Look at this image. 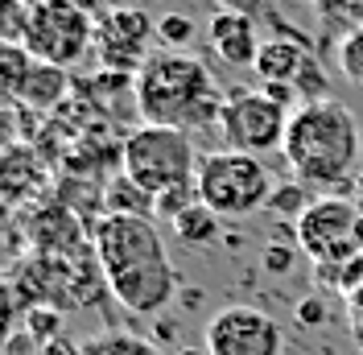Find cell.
<instances>
[{"instance_id": "6da1fadb", "label": "cell", "mask_w": 363, "mask_h": 355, "mask_svg": "<svg viewBox=\"0 0 363 355\" xmlns=\"http://www.w3.org/2000/svg\"><path fill=\"white\" fill-rule=\"evenodd\" d=\"M91 252L104 268V285L128 314L153 318L178 293V273L149 215H99L91 227Z\"/></svg>"}, {"instance_id": "7a4b0ae2", "label": "cell", "mask_w": 363, "mask_h": 355, "mask_svg": "<svg viewBox=\"0 0 363 355\" xmlns=\"http://www.w3.org/2000/svg\"><path fill=\"white\" fill-rule=\"evenodd\" d=\"M227 99L219 83L211 79L203 58L186 50H157L136 67L133 104L145 124H169V129H203L219 124Z\"/></svg>"}, {"instance_id": "3957f363", "label": "cell", "mask_w": 363, "mask_h": 355, "mask_svg": "<svg viewBox=\"0 0 363 355\" xmlns=\"http://www.w3.org/2000/svg\"><path fill=\"white\" fill-rule=\"evenodd\" d=\"M281 153L289 161L297 182L306 186H342L355 174V161L363 157L359 124L351 108H342L339 99H310L294 108L289 116V133Z\"/></svg>"}, {"instance_id": "277c9868", "label": "cell", "mask_w": 363, "mask_h": 355, "mask_svg": "<svg viewBox=\"0 0 363 355\" xmlns=\"http://www.w3.org/2000/svg\"><path fill=\"white\" fill-rule=\"evenodd\" d=\"M194 182H199L203 207H211L219 219H248L256 211L272 207V195H277V182H272L264 157L235 153V149L203 153Z\"/></svg>"}, {"instance_id": "5b68a950", "label": "cell", "mask_w": 363, "mask_h": 355, "mask_svg": "<svg viewBox=\"0 0 363 355\" xmlns=\"http://www.w3.org/2000/svg\"><path fill=\"white\" fill-rule=\"evenodd\" d=\"M199 161L203 157L194 153L190 133L186 129H169V124H140L120 145L124 178H133L136 186H145L149 195H161V190L182 186V182H194Z\"/></svg>"}, {"instance_id": "8992f818", "label": "cell", "mask_w": 363, "mask_h": 355, "mask_svg": "<svg viewBox=\"0 0 363 355\" xmlns=\"http://www.w3.org/2000/svg\"><path fill=\"white\" fill-rule=\"evenodd\" d=\"M95 29H99V25L91 21L74 0H38V4H29V13H25L21 45L38 58V62L70 67V62H79L91 50Z\"/></svg>"}, {"instance_id": "52a82bcc", "label": "cell", "mask_w": 363, "mask_h": 355, "mask_svg": "<svg viewBox=\"0 0 363 355\" xmlns=\"http://www.w3.org/2000/svg\"><path fill=\"white\" fill-rule=\"evenodd\" d=\"M297 248L314 265H339L363 252V207L355 199H314L294 223Z\"/></svg>"}, {"instance_id": "ba28073f", "label": "cell", "mask_w": 363, "mask_h": 355, "mask_svg": "<svg viewBox=\"0 0 363 355\" xmlns=\"http://www.w3.org/2000/svg\"><path fill=\"white\" fill-rule=\"evenodd\" d=\"M289 116L294 111L285 108V104H277L269 91H240V95L227 99L223 116H219V129H223L227 149L264 157L285 145Z\"/></svg>"}, {"instance_id": "9c48e42d", "label": "cell", "mask_w": 363, "mask_h": 355, "mask_svg": "<svg viewBox=\"0 0 363 355\" xmlns=\"http://www.w3.org/2000/svg\"><path fill=\"white\" fill-rule=\"evenodd\" d=\"M203 347L211 355H281L285 331L272 314L256 310V306H223L211 314Z\"/></svg>"}, {"instance_id": "30bf717a", "label": "cell", "mask_w": 363, "mask_h": 355, "mask_svg": "<svg viewBox=\"0 0 363 355\" xmlns=\"http://www.w3.org/2000/svg\"><path fill=\"white\" fill-rule=\"evenodd\" d=\"M256 75L260 83H281V87L306 91V104L310 99H326L322 95V70H318L314 54L294 38H272L260 45V58H256Z\"/></svg>"}, {"instance_id": "8fae6325", "label": "cell", "mask_w": 363, "mask_h": 355, "mask_svg": "<svg viewBox=\"0 0 363 355\" xmlns=\"http://www.w3.org/2000/svg\"><path fill=\"white\" fill-rule=\"evenodd\" d=\"M157 25L149 21L145 13H136V9H120V13H112L108 21H99V29H95V42H99V50L108 54V62L112 67H140L149 54H145V45H149V33H153Z\"/></svg>"}, {"instance_id": "7c38bea8", "label": "cell", "mask_w": 363, "mask_h": 355, "mask_svg": "<svg viewBox=\"0 0 363 355\" xmlns=\"http://www.w3.org/2000/svg\"><path fill=\"white\" fill-rule=\"evenodd\" d=\"M206 45L223 58L227 67H256L260 58V33L248 13H215L206 21Z\"/></svg>"}, {"instance_id": "4fadbf2b", "label": "cell", "mask_w": 363, "mask_h": 355, "mask_svg": "<svg viewBox=\"0 0 363 355\" xmlns=\"http://www.w3.org/2000/svg\"><path fill=\"white\" fill-rule=\"evenodd\" d=\"M67 67H50V62H33V70L25 75L21 91H17V99L29 104V108H54V104H62L67 99Z\"/></svg>"}, {"instance_id": "5bb4252c", "label": "cell", "mask_w": 363, "mask_h": 355, "mask_svg": "<svg viewBox=\"0 0 363 355\" xmlns=\"http://www.w3.org/2000/svg\"><path fill=\"white\" fill-rule=\"evenodd\" d=\"M219 215L211 211V207H203V202H194L182 219H174L169 227H174V240L186 248H206V244H215V236H219Z\"/></svg>"}, {"instance_id": "9a60e30c", "label": "cell", "mask_w": 363, "mask_h": 355, "mask_svg": "<svg viewBox=\"0 0 363 355\" xmlns=\"http://www.w3.org/2000/svg\"><path fill=\"white\" fill-rule=\"evenodd\" d=\"M104 207H108V215H149L153 219L157 195H149L145 186H136L133 178H116L112 186H108V195H104Z\"/></svg>"}, {"instance_id": "2e32d148", "label": "cell", "mask_w": 363, "mask_h": 355, "mask_svg": "<svg viewBox=\"0 0 363 355\" xmlns=\"http://www.w3.org/2000/svg\"><path fill=\"white\" fill-rule=\"evenodd\" d=\"M83 355H161L149 339L128 331H104V334H91L83 339Z\"/></svg>"}, {"instance_id": "e0dca14e", "label": "cell", "mask_w": 363, "mask_h": 355, "mask_svg": "<svg viewBox=\"0 0 363 355\" xmlns=\"http://www.w3.org/2000/svg\"><path fill=\"white\" fill-rule=\"evenodd\" d=\"M335 62H339V75L351 87H363V25H355V29L339 42Z\"/></svg>"}, {"instance_id": "ac0fdd59", "label": "cell", "mask_w": 363, "mask_h": 355, "mask_svg": "<svg viewBox=\"0 0 363 355\" xmlns=\"http://www.w3.org/2000/svg\"><path fill=\"white\" fill-rule=\"evenodd\" d=\"M194 202H203L199 199V182H182V186H169V190H161L157 195V219H165V223H174V219H182Z\"/></svg>"}, {"instance_id": "d6986e66", "label": "cell", "mask_w": 363, "mask_h": 355, "mask_svg": "<svg viewBox=\"0 0 363 355\" xmlns=\"http://www.w3.org/2000/svg\"><path fill=\"white\" fill-rule=\"evenodd\" d=\"M25 331L45 347V343H54L62 334V314L54 310V306H33V310L25 314Z\"/></svg>"}, {"instance_id": "ffe728a7", "label": "cell", "mask_w": 363, "mask_h": 355, "mask_svg": "<svg viewBox=\"0 0 363 355\" xmlns=\"http://www.w3.org/2000/svg\"><path fill=\"white\" fill-rule=\"evenodd\" d=\"M157 38L165 42V50H186V42L194 38V21H190V17H178V13H169V17H161L157 21Z\"/></svg>"}, {"instance_id": "44dd1931", "label": "cell", "mask_w": 363, "mask_h": 355, "mask_svg": "<svg viewBox=\"0 0 363 355\" xmlns=\"http://www.w3.org/2000/svg\"><path fill=\"white\" fill-rule=\"evenodd\" d=\"M297 252H301L297 240H294V244H269L260 265H264V273H272V277H285V273L297 265Z\"/></svg>"}, {"instance_id": "7402d4cb", "label": "cell", "mask_w": 363, "mask_h": 355, "mask_svg": "<svg viewBox=\"0 0 363 355\" xmlns=\"http://www.w3.org/2000/svg\"><path fill=\"white\" fill-rule=\"evenodd\" d=\"M326 318H330V314H326V302H322V297H301V302H297V322H301V327H322Z\"/></svg>"}, {"instance_id": "603a6c76", "label": "cell", "mask_w": 363, "mask_h": 355, "mask_svg": "<svg viewBox=\"0 0 363 355\" xmlns=\"http://www.w3.org/2000/svg\"><path fill=\"white\" fill-rule=\"evenodd\" d=\"M42 355H83V343H74V339H67V334H58L54 343H45Z\"/></svg>"}, {"instance_id": "cb8c5ba5", "label": "cell", "mask_w": 363, "mask_h": 355, "mask_svg": "<svg viewBox=\"0 0 363 355\" xmlns=\"http://www.w3.org/2000/svg\"><path fill=\"white\" fill-rule=\"evenodd\" d=\"M347 314L355 318V327H359V339H363V285L347 293Z\"/></svg>"}, {"instance_id": "d4e9b609", "label": "cell", "mask_w": 363, "mask_h": 355, "mask_svg": "<svg viewBox=\"0 0 363 355\" xmlns=\"http://www.w3.org/2000/svg\"><path fill=\"white\" fill-rule=\"evenodd\" d=\"M355 202L363 207V178H355Z\"/></svg>"}, {"instance_id": "484cf974", "label": "cell", "mask_w": 363, "mask_h": 355, "mask_svg": "<svg viewBox=\"0 0 363 355\" xmlns=\"http://www.w3.org/2000/svg\"><path fill=\"white\" fill-rule=\"evenodd\" d=\"M178 355H211V351H206V347H203V351H199V347H190V351H178Z\"/></svg>"}, {"instance_id": "4316f807", "label": "cell", "mask_w": 363, "mask_h": 355, "mask_svg": "<svg viewBox=\"0 0 363 355\" xmlns=\"http://www.w3.org/2000/svg\"><path fill=\"white\" fill-rule=\"evenodd\" d=\"M314 4H318V0H314Z\"/></svg>"}, {"instance_id": "83f0119b", "label": "cell", "mask_w": 363, "mask_h": 355, "mask_svg": "<svg viewBox=\"0 0 363 355\" xmlns=\"http://www.w3.org/2000/svg\"><path fill=\"white\" fill-rule=\"evenodd\" d=\"M359 355H363V351H359Z\"/></svg>"}]
</instances>
